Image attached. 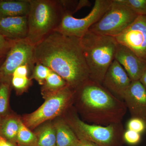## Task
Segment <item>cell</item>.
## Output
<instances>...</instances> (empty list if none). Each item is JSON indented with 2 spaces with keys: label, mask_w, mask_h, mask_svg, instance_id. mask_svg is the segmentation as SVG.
Masks as SVG:
<instances>
[{
  "label": "cell",
  "mask_w": 146,
  "mask_h": 146,
  "mask_svg": "<svg viewBox=\"0 0 146 146\" xmlns=\"http://www.w3.org/2000/svg\"><path fill=\"white\" fill-rule=\"evenodd\" d=\"M34 58L35 64L46 66L74 90L90 79L80 38L53 32L35 45Z\"/></svg>",
  "instance_id": "obj_1"
},
{
  "label": "cell",
  "mask_w": 146,
  "mask_h": 146,
  "mask_svg": "<svg viewBox=\"0 0 146 146\" xmlns=\"http://www.w3.org/2000/svg\"><path fill=\"white\" fill-rule=\"evenodd\" d=\"M74 90L73 104L84 121L103 126L122 122L125 103L102 84L90 79Z\"/></svg>",
  "instance_id": "obj_2"
},
{
  "label": "cell",
  "mask_w": 146,
  "mask_h": 146,
  "mask_svg": "<svg viewBox=\"0 0 146 146\" xmlns=\"http://www.w3.org/2000/svg\"><path fill=\"white\" fill-rule=\"evenodd\" d=\"M90 79L102 84L106 73L115 59L118 42L113 36L88 31L80 38Z\"/></svg>",
  "instance_id": "obj_3"
},
{
  "label": "cell",
  "mask_w": 146,
  "mask_h": 146,
  "mask_svg": "<svg viewBox=\"0 0 146 146\" xmlns=\"http://www.w3.org/2000/svg\"><path fill=\"white\" fill-rule=\"evenodd\" d=\"M27 39L35 46L54 32L65 10L61 0H30Z\"/></svg>",
  "instance_id": "obj_4"
},
{
  "label": "cell",
  "mask_w": 146,
  "mask_h": 146,
  "mask_svg": "<svg viewBox=\"0 0 146 146\" xmlns=\"http://www.w3.org/2000/svg\"><path fill=\"white\" fill-rule=\"evenodd\" d=\"M72 106L63 114L65 121L78 139L92 142L99 146H123L125 130L122 122L103 126L84 121Z\"/></svg>",
  "instance_id": "obj_5"
},
{
  "label": "cell",
  "mask_w": 146,
  "mask_h": 146,
  "mask_svg": "<svg viewBox=\"0 0 146 146\" xmlns=\"http://www.w3.org/2000/svg\"><path fill=\"white\" fill-rule=\"evenodd\" d=\"M75 90L68 86L45 98L43 104L35 111L26 115L22 121L31 130L43 123L57 118L72 106Z\"/></svg>",
  "instance_id": "obj_6"
},
{
  "label": "cell",
  "mask_w": 146,
  "mask_h": 146,
  "mask_svg": "<svg viewBox=\"0 0 146 146\" xmlns=\"http://www.w3.org/2000/svg\"><path fill=\"white\" fill-rule=\"evenodd\" d=\"M138 16L120 0H112L108 10L89 31L114 37L123 31Z\"/></svg>",
  "instance_id": "obj_7"
},
{
  "label": "cell",
  "mask_w": 146,
  "mask_h": 146,
  "mask_svg": "<svg viewBox=\"0 0 146 146\" xmlns=\"http://www.w3.org/2000/svg\"><path fill=\"white\" fill-rule=\"evenodd\" d=\"M112 1V0H96L90 13L83 18H75L72 13L65 12L54 31L80 39L103 16L110 7Z\"/></svg>",
  "instance_id": "obj_8"
},
{
  "label": "cell",
  "mask_w": 146,
  "mask_h": 146,
  "mask_svg": "<svg viewBox=\"0 0 146 146\" xmlns=\"http://www.w3.org/2000/svg\"><path fill=\"white\" fill-rule=\"evenodd\" d=\"M35 45L27 39L14 41L0 65V82L11 84L13 72L18 67L29 65L34 67Z\"/></svg>",
  "instance_id": "obj_9"
},
{
  "label": "cell",
  "mask_w": 146,
  "mask_h": 146,
  "mask_svg": "<svg viewBox=\"0 0 146 146\" xmlns=\"http://www.w3.org/2000/svg\"><path fill=\"white\" fill-rule=\"evenodd\" d=\"M114 38L146 62V16H138L129 26Z\"/></svg>",
  "instance_id": "obj_10"
},
{
  "label": "cell",
  "mask_w": 146,
  "mask_h": 146,
  "mask_svg": "<svg viewBox=\"0 0 146 146\" xmlns=\"http://www.w3.org/2000/svg\"><path fill=\"white\" fill-rule=\"evenodd\" d=\"M131 80L121 65L114 59L105 75L103 85L119 99H123Z\"/></svg>",
  "instance_id": "obj_11"
},
{
  "label": "cell",
  "mask_w": 146,
  "mask_h": 146,
  "mask_svg": "<svg viewBox=\"0 0 146 146\" xmlns=\"http://www.w3.org/2000/svg\"><path fill=\"white\" fill-rule=\"evenodd\" d=\"M123 100L131 118L141 119L146 125V90L139 80L131 81Z\"/></svg>",
  "instance_id": "obj_12"
},
{
  "label": "cell",
  "mask_w": 146,
  "mask_h": 146,
  "mask_svg": "<svg viewBox=\"0 0 146 146\" xmlns=\"http://www.w3.org/2000/svg\"><path fill=\"white\" fill-rule=\"evenodd\" d=\"M115 59L121 65L131 81L139 80L146 69V62L127 47L118 44Z\"/></svg>",
  "instance_id": "obj_13"
},
{
  "label": "cell",
  "mask_w": 146,
  "mask_h": 146,
  "mask_svg": "<svg viewBox=\"0 0 146 146\" xmlns=\"http://www.w3.org/2000/svg\"><path fill=\"white\" fill-rule=\"evenodd\" d=\"M28 16L0 18V34L13 41L27 39Z\"/></svg>",
  "instance_id": "obj_14"
},
{
  "label": "cell",
  "mask_w": 146,
  "mask_h": 146,
  "mask_svg": "<svg viewBox=\"0 0 146 146\" xmlns=\"http://www.w3.org/2000/svg\"><path fill=\"white\" fill-rule=\"evenodd\" d=\"M30 9V0H0V18L28 16Z\"/></svg>",
  "instance_id": "obj_15"
},
{
  "label": "cell",
  "mask_w": 146,
  "mask_h": 146,
  "mask_svg": "<svg viewBox=\"0 0 146 146\" xmlns=\"http://www.w3.org/2000/svg\"><path fill=\"white\" fill-rule=\"evenodd\" d=\"M55 129L56 146H77L79 139L63 118L53 123Z\"/></svg>",
  "instance_id": "obj_16"
},
{
  "label": "cell",
  "mask_w": 146,
  "mask_h": 146,
  "mask_svg": "<svg viewBox=\"0 0 146 146\" xmlns=\"http://www.w3.org/2000/svg\"><path fill=\"white\" fill-rule=\"evenodd\" d=\"M22 120L13 115H7L0 119V136L16 144Z\"/></svg>",
  "instance_id": "obj_17"
},
{
  "label": "cell",
  "mask_w": 146,
  "mask_h": 146,
  "mask_svg": "<svg viewBox=\"0 0 146 146\" xmlns=\"http://www.w3.org/2000/svg\"><path fill=\"white\" fill-rule=\"evenodd\" d=\"M34 67L29 65H24L18 67L13 72L11 84L18 94L26 91L31 84V80L28 74L30 70Z\"/></svg>",
  "instance_id": "obj_18"
},
{
  "label": "cell",
  "mask_w": 146,
  "mask_h": 146,
  "mask_svg": "<svg viewBox=\"0 0 146 146\" xmlns=\"http://www.w3.org/2000/svg\"><path fill=\"white\" fill-rule=\"evenodd\" d=\"M68 86L64 79L51 70L42 85V94L44 98Z\"/></svg>",
  "instance_id": "obj_19"
},
{
  "label": "cell",
  "mask_w": 146,
  "mask_h": 146,
  "mask_svg": "<svg viewBox=\"0 0 146 146\" xmlns=\"http://www.w3.org/2000/svg\"><path fill=\"white\" fill-rule=\"evenodd\" d=\"M35 133L36 138L35 146H56L55 129L52 123H46Z\"/></svg>",
  "instance_id": "obj_20"
},
{
  "label": "cell",
  "mask_w": 146,
  "mask_h": 146,
  "mask_svg": "<svg viewBox=\"0 0 146 146\" xmlns=\"http://www.w3.org/2000/svg\"><path fill=\"white\" fill-rule=\"evenodd\" d=\"M36 138L35 133L21 122L16 139V145L18 146H35Z\"/></svg>",
  "instance_id": "obj_21"
},
{
  "label": "cell",
  "mask_w": 146,
  "mask_h": 146,
  "mask_svg": "<svg viewBox=\"0 0 146 146\" xmlns=\"http://www.w3.org/2000/svg\"><path fill=\"white\" fill-rule=\"evenodd\" d=\"M11 84L1 82L0 84V119L7 114Z\"/></svg>",
  "instance_id": "obj_22"
},
{
  "label": "cell",
  "mask_w": 146,
  "mask_h": 146,
  "mask_svg": "<svg viewBox=\"0 0 146 146\" xmlns=\"http://www.w3.org/2000/svg\"><path fill=\"white\" fill-rule=\"evenodd\" d=\"M138 16H146V0H120Z\"/></svg>",
  "instance_id": "obj_23"
},
{
  "label": "cell",
  "mask_w": 146,
  "mask_h": 146,
  "mask_svg": "<svg viewBox=\"0 0 146 146\" xmlns=\"http://www.w3.org/2000/svg\"><path fill=\"white\" fill-rule=\"evenodd\" d=\"M50 71L51 70L46 66L37 63L34 66L30 79H34L39 84L43 85Z\"/></svg>",
  "instance_id": "obj_24"
},
{
  "label": "cell",
  "mask_w": 146,
  "mask_h": 146,
  "mask_svg": "<svg viewBox=\"0 0 146 146\" xmlns=\"http://www.w3.org/2000/svg\"><path fill=\"white\" fill-rule=\"evenodd\" d=\"M127 129L141 134L146 130V125L145 122L141 119L131 118L128 122Z\"/></svg>",
  "instance_id": "obj_25"
},
{
  "label": "cell",
  "mask_w": 146,
  "mask_h": 146,
  "mask_svg": "<svg viewBox=\"0 0 146 146\" xmlns=\"http://www.w3.org/2000/svg\"><path fill=\"white\" fill-rule=\"evenodd\" d=\"M123 139L125 143L129 145H136L141 142V133L135 132L133 131L127 129L125 130L123 135Z\"/></svg>",
  "instance_id": "obj_26"
},
{
  "label": "cell",
  "mask_w": 146,
  "mask_h": 146,
  "mask_svg": "<svg viewBox=\"0 0 146 146\" xmlns=\"http://www.w3.org/2000/svg\"><path fill=\"white\" fill-rule=\"evenodd\" d=\"M13 42L0 34V59L5 58Z\"/></svg>",
  "instance_id": "obj_27"
},
{
  "label": "cell",
  "mask_w": 146,
  "mask_h": 146,
  "mask_svg": "<svg viewBox=\"0 0 146 146\" xmlns=\"http://www.w3.org/2000/svg\"><path fill=\"white\" fill-rule=\"evenodd\" d=\"M77 146H99L96 144L90 142V141L83 140V139H79L78 143Z\"/></svg>",
  "instance_id": "obj_28"
},
{
  "label": "cell",
  "mask_w": 146,
  "mask_h": 146,
  "mask_svg": "<svg viewBox=\"0 0 146 146\" xmlns=\"http://www.w3.org/2000/svg\"><path fill=\"white\" fill-rule=\"evenodd\" d=\"M90 3L89 1L87 0H81L78 1L77 7L76 11L81 9L82 7H85L86 6H90Z\"/></svg>",
  "instance_id": "obj_29"
},
{
  "label": "cell",
  "mask_w": 146,
  "mask_h": 146,
  "mask_svg": "<svg viewBox=\"0 0 146 146\" xmlns=\"http://www.w3.org/2000/svg\"><path fill=\"white\" fill-rule=\"evenodd\" d=\"M0 146H18L16 144L7 140L2 136H0Z\"/></svg>",
  "instance_id": "obj_30"
},
{
  "label": "cell",
  "mask_w": 146,
  "mask_h": 146,
  "mask_svg": "<svg viewBox=\"0 0 146 146\" xmlns=\"http://www.w3.org/2000/svg\"><path fill=\"white\" fill-rule=\"evenodd\" d=\"M139 80L146 90V69L142 74Z\"/></svg>",
  "instance_id": "obj_31"
},
{
  "label": "cell",
  "mask_w": 146,
  "mask_h": 146,
  "mask_svg": "<svg viewBox=\"0 0 146 146\" xmlns=\"http://www.w3.org/2000/svg\"><path fill=\"white\" fill-rule=\"evenodd\" d=\"M4 59H0V65H1V63H2L3 61V60Z\"/></svg>",
  "instance_id": "obj_32"
},
{
  "label": "cell",
  "mask_w": 146,
  "mask_h": 146,
  "mask_svg": "<svg viewBox=\"0 0 146 146\" xmlns=\"http://www.w3.org/2000/svg\"><path fill=\"white\" fill-rule=\"evenodd\" d=\"M0 84H1V82H0Z\"/></svg>",
  "instance_id": "obj_33"
}]
</instances>
